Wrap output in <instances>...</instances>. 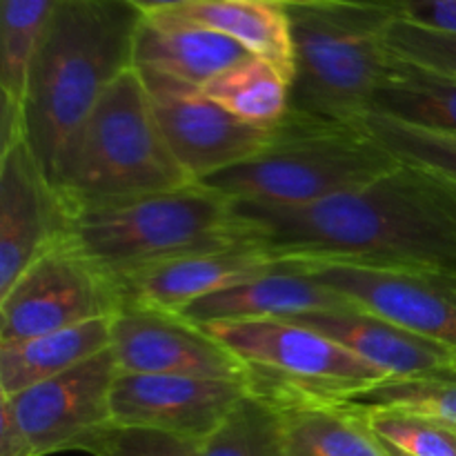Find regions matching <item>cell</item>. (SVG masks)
Masks as SVG:
<instances>
[{"label":"cell","instance_id":"6da1fadb","mask_svg":"<svg viewBox=\"0 0 456 456\" xmlns=\"http://www.w3.org/2000/svg\"><path fill=\"white\" fill-rule=\"evenodd\" d=\"M236 212L249 243L281 263L456 274V183L414 165L319 203Z\"/></svg>","mask_w":456,"mask_h":456},{"label":"cell","instance_id":"7a4b0ae2","mask_svg":"<svg viewBox=\"0 0 456 456\" xmlns=\"http://www.w3.org/2000/svg\"><path fill=\"white\" fill-rule=\"evenodd\" d=\"M141 18L123 0H56L20 105L25 138L49 181L107 89L132 69Z\"/></svg>","mask_w":456,"mask_h":456},{"label":"cell","instance_id":"3957f363","mask_svg":"<svg viewBox=\"0 0 456 456\" xmlns=\"http://www.w3.org/2000/svg\"><path fill=\"white\" fill-rule=\"evenodd\" d=\"M53 187L69 218L190 185L141 76L114 80L67 150Z\"/></svg>","mask_w":456,"mask_h":456},{"label":"cell","instance_id":"277c9868","mask_svg":"<svg viewBox=\"0 0 456 456\" xmlns=\"http://www.w3.org/2000/svg\"><path fill=\"white\" fill-rule=\"evenodd\" d=\"M396 165L365 123L288 111L256 156L200 183L234 203L301 208L368 185Z\"/></svg>","mask_w":456,"mask_h":456},{"label":"cell","instance_id":"5b68a950","mask_svg":"<svg viewBox=\"0 0 456 456\" xmlns=\"http://www.w3.org/2000/svg\"><path fill=\"white\" fill-rule=\"evenodd\" d=\"M292 29L289 111L334 123H363L390 71L387 3L285 4Z\"/></svg>","mask_w":456,"mask_h":456},{"label":"cell","instance_id":"8992f818","mask_svg":"<svg viewBox=\"0 0 456 456\" xmlns=\"http://www.w3.org/2000/svg\"><path fill=\"white\" fill-rule=\"evenodd\" d=\"M69 239L116 281L174 258L249 243L234 200L203 183L80 214L71 218Z\"/></svg>","mask_w":456,"mask_h":456},{"label":"cell","instance_id":"52a82bcc","mask_svg":"<svg viewBox=\"0 0 456 456\" xmlns=\"http://www.w3.org/2000/svg\"><path fill=\"white\" fill-rule=\"evenodd\" d=\"M200 328L240 361L249 392L283 410L346 403L383 381L372 365L297 321H225Z\"/></svg>","mask_w":456,"mask_h":456},{"label":"cell","instance_id":"ba28073f","mask_svg":"<svg viewBox=\"0 0 456 456\" xmlns=\"http://www.w3.org/2000/svg\"><path fill=\"white\" fill-rule=\"evenodd\" d=\"M120 310L118 281L67 236L0 294V346L114 319Z\"/></svg>","mask_w":456,"mask_h":456},{"label":"cell","instance_id":"9c48e42d","mask_svg":"<svg viewBox=\"0 0 456 456\" xmlns=\"http://www.w3.org/2000/svg\"><path fill=\"white\" fill-rule=\"evenodd\" d=\"M116 377L118 363L110 347L18 395H0V401L12 410L34 456L87 452L102 432L116 426L111 417Z\"/></svg>","mask_w":456,"mask_h":456},{"label":"cell","instance_id":"30bf717a","mask_svg":"<svg viewBox=\"0 0 456 456\" xmlns=\"http://www.w3.org/2000/svg\"><path fill=\"white\" fill-rule=\"evenodd\" d=\"M294 265L341 294L352 305L456 352V274L352 265Z\"/></svg>","mask_w":456,"mask_h":456},{"label":"cell","instance_id":"8fae6325","mask_svg":"<svg viewBox=\"0 0 456 456\" xmlns=\"http://www.w3.org/2000/svg\"><path fill=\"white\" fill-rule=\"evenodd\" d=\"M71 218L25 136L0 151V294L69 236Z\"/></svg>","mask_w":456,"mask_h":456},{"label":"cell","instance_id":"7c38bea8","mask_svg":"<svg viewBox=\"0 0 456 456\" xmlns=\"http://www.w3.org/2000/svg\"><path fill=\"white\" fill-rule=\"evenodd\" d=\"M248 392L245 379L118 372L111 390V417L116 426L203 441Z\"/></svg>","mask_w":456,"mask_h":456},{"label":"cell","instance_id":"4fadbf2b","mask_svg":"<svg viewBox=\"0 0 456 456\" xmlns=\"http://www.w3.org/2000/svg\"><path fill=\"white\" fill-rule=\"evenodd\" d=\"M111 352L125 374L245 379L243 365L225 346L169 312L123 307L111 319Z\"/></svg>","mask_w":456,"mask_h":456},{"label":"cell","instance_id":"5bb4252c","mask_svg":"<svg viewBox=\"0 0 456 456\" xmlns=\"http://www.w3.org/2000/svg\"><path fill=\"white\" fill-rule=\"evenodd\" d=\"M160 132L187 176L205 181L245 163L272 141L274 129L254 127L223 110L200 92L147 89Z\"/></svg>","mask_w":456,"mask_h":456},{"label":"cell","instance_id":"9a60e30c","mask_svg":"<svg viewBox=\"0 0 456 456\" xmlns=\"http://www.w3.org/2000/svg\"><path fill=\"white\" fill-rule=\"evenodd\" d=\"M283 263L256 243H239L174 258L118 279L123 307L178 314L205 297L272 274Z\"/></svg>","mask_w":456,"mask_h":456},{"label":"cell","instance_id":"2e32d148","mask_svg":"<svg viewBox=\"0 0 456 456\" xmlns=\"http://www.w3.org/2000/svg\"><path fill=\"white\" fill-rule=\"evenodd\" d=\"M249 56L243 45L221 31L151 13L138 22L132 69L147 89L200 92L209 80Z\"/></svg>","mask_w":456,"mask_h":456},{"label":"cell","instance_id":"e0dca14e","mask_svg":"<svg viewBox=\"0 0 456 456\" xmlns=\"http://www.w3.org/2000/svg\"><path fill=\"white\" fill-rule=\"evenodd\" d=\"M289 321L330 337L372 365L383 379L414 377L456 365V352L450 347L356 305L310 312Z\"/></svg>","mask_w":456,"mask_h":456},{"label":"cell","instance_id":"ac0fdd59","mask_svg":"<svg viewBox=\"0 0 456 456\" xmlns=\"http://www.w3.org/2000/svg\"><path fill=\"white\" fill-rule=\"evenodd\" d=\"M350 301L307 276L294 263L272 274L240 283L236 288L194 301L183 307L178 316L194 325L225 323V321H267L297 319L310 312L338 310Z\"/></svg>","mask_w":456,"mask_h":456},{"label":"cell","instance_id":"d6986e66","mask_svg":"<svg viewBox=\"0 0 456 456\" xmlns=\"http://www.w3.org/2000/svg\"><path fill=\"white\" fill-rule=\"evenodd\" d=\"M160 13L230 36L292 80V29L285 4L279 0H194Z\"/></svg>","mask_w":456,"mask_h":456},{"label":"cell","instance_id":"ffe728a7","mask_svg":"<svg viewBox=\"0 0 456 456\" xmlns=\"http://www.w3.org/2000/svg\"><path fill=\"white\" fill-rule=\"evenodd\" d=\"M110 347L111 319L89 321L12 346H0V395H18Z\"/></svg>","mask_w":456,"mask_h":456},{"label":"cell","instance_id":"44dd1931","mask_svg":"<svg viewBox=\"0 0 456 456\" xmlns=\"http://www.w3.org/2000/svg\"><path fill=\"white\" fill-rule=\"evenodd\" d=\"M370 114L456 136V78L392 56Z\"/></svg>","mask_w":456,"mask_h":456},{"label":"cell","instance_id":"7402d4cb","mask_svg":"<svg viewBox=\"0 0 456 456\" xmlns=\"http://www.w3.org/2000/svg\"><path fill=\"white\" fill-rule=\"evenodd\" d=\"M289 85L279 67L249 56L209 80L200 94L243 123L274 129L289 111Z\"/></svg>","mask_w":456,"mask_h":456},{"label":"cell","instance_id":"603a6c76","mask_svg":"<svg viewBox=\"0 0 456 456\" xmlns=\"http://www.w3.org/2000/svg\"><path fill=\"white\" fill-rule=\"evenodd\" d=\"M288 414V445L307 456H392L352 403L298 405Z\"/></svg>","mask_w":456,"mask_h":456},{"label":"cell","instance_id":"cb8c5ba5","mask_svg":"<svg viewBox=\"0 0 456 456\" xmlns=\"http://www.w3.org/2000/svg\"><path fill=\"white\" fill-rule=\"evenodd\" d=\"M288 450V414L274 401L248 392L200 441L199 456H283Z\"/></svg>","mask_w":456,"mask_h":456},{"label":"cell","instance_id":"d4e9b609","mask_svg":"<svg viewBox=\"0 0 456 456\" xmlns=\"http://www.w3.org/2000/svg\"><path fill=\"white\" fill-rule=\"evenodd\" d=\"M53 7L56 0H0V92L9 105H22L29 61Z\"/></svg>","mask_w":456,"mask_h":456},{"label":"cell","instance_id":"484cf974","mask_svg":"<svg viewBox=\"0 0 456 456\" xmlns=\"http://www.w3.org/2000/svg\"><path fill=\"white\" fill-rule=\"evenodd\" d=\"M347 403L359 408H392L439 421L456 430V365L414 377L383 379Z\"/></svg>","mask_w":456,"mask_h":456},{"label":"cell","instance_id":"4316f807","mask_svg":"<svg viewBox=\"0 0 456 456\" xmlns=\"http://www.w3.org/2000/svg\"><path fill=\"white\" fill-rule=\"evenodd\" d=\"M368 132L395 156L399 163L414 165L456 183V136L401 123L381 114L365 116Z\"/></svg>","mask_w":456,"mask_h":456},{"label":"cell","instance_id":"83f0119b","mask_svg":"<svg viewBox=\"0 0 456 456\" xmlns=\"http://www.w3.org/2000/svg\"><path fill=\"white\" fill-rule=\"evenodd\" d=\"M359 412L372 435L396 452L405 456H456L454 428L405 410L359 408Z\"/></svg>","mask_w":456,"mask_h":456},{"label":"cell","instance_id":"f1b7e54d","mask_svg":"<svg viewBox=\"0 0 456 456\" xmlns=\"http://www.w3.org/2000/svg\"><path fill=\"white\" fill-rule=\"evenodd\" d=\"M386 38L395 58L456 78V36L423 29L395 18L387 27Z\"/></svg>","mask_w":456,"mask_h":456},{"label":"cell","instance_id":"f546056e","mask_svg":"<svg viewBox=\"0 0 456 456\" xmlns=\"http://www.w3.org/2000/svg\"><path fill=\"white\" fill-rule=\"evenodd\" d=\"M87 452L94 456H199L200 441L150 428L111 426Z\"/></svg>","mask_w":456,"mask_h":456},{"label":"cell","instance_id":"4dcf8cb0","mask_svg":"<svg viewBox=\"0 0 456 456\" xmlns=\"http://www.w3.org/2000/svg\"><path fill=\"white\" fill-rule=\"evenodd\" d=\"M395 16L405 22L456 36V0H387Z\"/></svg>","mask_w":456,"mask_h":456},{"label":"cell","instance_id":"1f68e13d","mask_svg":"<svg viewBox=\"0 0 456 456\" xmlns=\"http://www.w3.org/2000/svg\"><path fill=\"white\" fill-rule=\"evenodd\" d=\"M0 456H34L12 410L0 401Z\"/></svg>","mask_w":456,"mask_h":456},{"label":"cell","instance_id":"d6a6232c","mask_svg":"<svg viewBox=\"0 0 456 456\" xmlns=\"http://www.w3.org/2000/svg\"><path fill=\"white\" fill-rule=\"evenodd\" d=\"M129 7H134L136 12H141L142 16H151V13L169 12V9L183 7L187 3H194V0H123Z\"/></svg>","mask_w":456,"mask_h":456},{"label":"cell","instance_id":"836d02e7","mask_svg":"<svg viewBox=\"0 0 456 456\" xmlns=\"http://www.w3.org/2000/svg\"><path fill=\"white\" fill-rule=\"evenodd\" d=\"M279 3H283V4H321V3H387V0H279Z\"/></svg>","mask_w":456,"mask_h":456},{"label":"cell","instance_id":"e575fe53","mask_svg":"<svg viewBox=\"0 0 456 456\" xmlns=\"http://www.w3.org/2000/svg\"><path fill=\"white\" fill-rule=\"evenodd\" d=\"M283 456H307V454L298 452V450H292V448H289V445H288V450H285Z\"/></svg>","mask_w":456,"mask_h":456},{"label":"cell","instance_id":"d590c367","mask_svg":"<svg viewBox=\"0 0 456 456\" xmlns=\"http://www.w3.org/2000/svg\"><path fill=\"white\" fill-rule=\"evenodd\" d=\"M387 450H390V454H392V456H405V454L396 452V450H395V448H390V445H387Z\"/></svg>","mask_w":456,"mask_h":456}]
</instances>
